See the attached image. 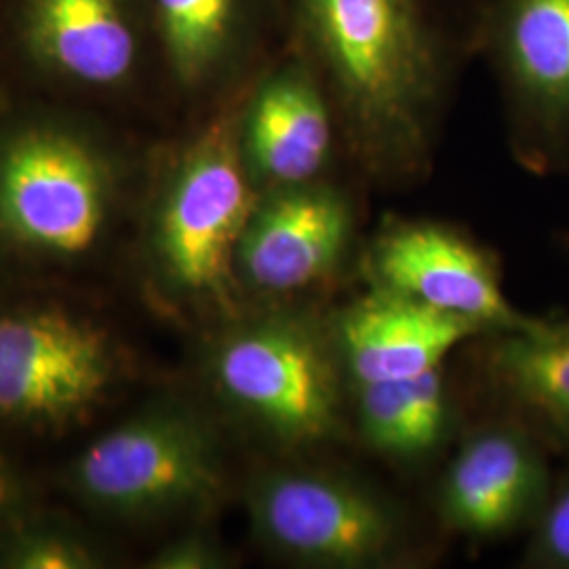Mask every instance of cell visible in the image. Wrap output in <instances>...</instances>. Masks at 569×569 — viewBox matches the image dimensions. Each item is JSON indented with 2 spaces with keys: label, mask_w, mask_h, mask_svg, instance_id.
<instances>
[{
  "label": "cell",
  "mask_w": 569,
  "mask_h": 569,
  "mask_svg": "<svg viewBox=\"0 0 569 569\" xmlns=\"http://www.w3.org/2000/svg\"><path fill=\"white\" fill-rule=\"evenodd\" d=\"M489 0H283V47L323 84L346 157L403 186L432 163L453 91L481 58Z\"/></svg>",
  "instance_id": "cell-1"
},
{
  "label": "cell",
  "mask_w": 569,
  "mask_h": 569,
  "mask_svg": "<svg viewBox=\"0 0 569 569\" xmlns=\"http://www.w3.org/2000/svg\"><path fill=\"white\" fill-rule=\"evenodd\" d=\"M148 157L103 112L0 84V260L96 258L140 207Z\"/></svg>",
  "instance_id": "cell-2"
},
{
  "label": "cell",
  "mask_w": 569,
  "mask_h": 569,
  "mask_svg": "<svg viewBox=\"0 0 569 569\" xmlns=\"http://www.w3.org/2000/svg\"><path fill=\"white\" fill-rule=\"evenodd\" d=\"M241 96L188 121L148 157L143 258L157 293L182 312L237 315V247L260 194L237 138Z\"/></svg>",
  "instance_id": "cell-3"
},
{
  "label": "cell",
  "mask_w": 569,
  "mask_h": 569,
  "mask_svg": "<svg viewBox=\"0 0 569 569\" xmlns=\"http://www.w3.org/2000/svg\"><path fill=\"white\" fill-rule=\"evenodd\" d=\"M204 376L218 403L243 427L284 451L340 441L350 388L329 323L268 308L232 315L211 338Z\"/></svg>",
  "instance_id": "cell-4"
},
{
  "label": "cell",
  "mask_w": 569,
  "mask_h": 569,
  "mask_svg": "<svg viewBox=\"0 0 569 569\" xmlns=\"http://www.w3.org/2000/svg\"><path fill=\"white\" fill-rule=\"evenodd\" d=\"M0 84L98 112L161 102L143 0H0Z\"/></svg>",
  "instance_id": "cell-5"
},
{
  "label": "cell",
  "mask_w": 569,
  "mask_h": 569,
  "mask_svg": "<svg viewBox=\"0 0 569 569\" xmlns=\"http://www.w3.org/2000/svg\"><path fill=\"white\" fill-rule=\"evenodd\" d=\"M63 479L82 507L106 519L163 521L218 502L224 456L201 409L182 399H157L91 441Z\"/></svg>",
  "instance_id": "cell-6"
},
{
  "label": "cell",
  "mask_w": 569,
  "mask_h": 569,
  "mask_svg": "<svg viewBox=\"0 0 569 569\" xmlns=\"http://www.w3.org/2000/svg\"><path fill=\"white\" fill-rule=\"evenodd\" d=\"M244 510L268 552L305 568H388L406 550L401 510L331 468H264L247 481Z\"/></svg>",
  "instance_id": "cell-7"
},
{
  "label": "cell",
  "mask_w": 569,
  "mask_h": 569,
  "mask_svg": "<svg viewBox=\"0 0 569 569\" xmlns=\"http://www.w3.org/2000/svg\"><path fill=\"white\" fill-rule=\"evenodd\" d=\"M124 380L117 340L53 302L0 308V425L60 432L84 425Z\"/></svg>",
  "instance_id": "cell-8"
},
{
  "label": "cell",
  "mask_w": 569,
  "mask_h": 569,
  "mask_svg": "<svg viewBox=\"0 0 569 569\" xmlns=\"http://www.w3.org/2000/svg\"><path fill=\"white\" fill-rule=\"evenodd\" d=\"M161 103L188 121L239 98L283 49V0H143Z\"/></svg>",
  "instance_id": "cell-9"
},
{
  "label": "cell",
  "mask_w": 569,
  "mask_h": 569,
  "mask_svg": "<svg viewBox=\"0 0 569 569\" xmlns=\"http://www.w3.org/2000/svg\"><path fill=\"white\" fill-rule=\"evenodd\" d=\"M481 58L507 106L517 159L547 173L569 159V0H489Z\"/></svg>",
  "instance_id": "cell-10"
},
{
  "label": "cell",
  "mask_w": 569,
  "mask_h": 569,
  "mask_svg": "<svg viewBox=\"0 0 569 569\" xmlns=\"http://www.w3.org/2000/svg\"><path fill=\"white\" fill-rule=\"evenodd\" d=\"M371 287L479 327L509 333L536 319L510 305L493 253L458 226L427 218H387L367 251Z\"/></svg>",
  "instance_id": "cell-11"
},
{
  "label": "cell",
  "mask_w": 569,
  "mask_h": 569,
  "mask_svg": "<svg viewBox=\"0 0 569 569\" xmlns=\"http://www.w3.org/2000/svg\"><path fill=\"white\" fill-rule=\"evenodd\" d=\"M357 204L336 176L258 194L237 247L241 293L281 305L321 289L348 258Z\"/></svg>",
  "instance_id": "cell-12"
},
{
  "label": "cell",
  "mask_w": 569,
  "mask_h": 569,
  "mask_svg": "<svg viewBox=\"0 0 569 569\" xmlns=\"http://www.w3.org/2000/svg\"><path fill=\"white\" fill-rule=\"evenodd\" d=\"M237 138L258 192L331 178L346 154L323 84L287 47L244 89Z\"/></svg>",
  "instance_id": "cell-13"
},
{
  "label": "cell",
  "mask_w": 569,
  "mask_h": 569,
  "mask_svg": "<svg viewBox=\"0 0 569 569\" xmlns=\"http://www.w3.org/2000/svg\"><path fill=\"white\" fill-rule=\"evenodd\" d=\"M549 460L526 422H491L470 432L437 489L446 528L472 540H500L531 528L549 500Z\"/></svg>",
  "instance_id": "cell-14"
},
{
  "label": "cell",
  "mask_w": 569,
  "mask_h": 569,
  "mask_svg": "<svg viewBox=\"0 0 569 569\" xmlns=\"http://www.w3.org/2000/svg\"><path fill=\"white\" fill-rule=\"evenodd\" d=\"M329 329L348 388L422 376L446 366L458 346L483 336L462 319L378 287L345 306Z\"/></svg>",
  "instance_id": "cell-15"
},
{
  "label": "cell",
  "mask_w": 569,
  "mask_h": 569,
  "mask_svg": "<svg viewBox=\"0 0 569 569\" xmlns=\"http://www.w3.org/2000/svg\"><path fill=\"white\" fill-rule=\"evenodd\" d=\"M489 380L538 437L569 446V319L491 336Z\"/></svg>",
  "instance_id": "cell-16"
},
{
  "label": "cell",
  "mask_w": 569,
  "mask_h": 569,
  "mask_svg": "<svg viewBox=\"0 0 569 569\" xmlns=\"http://www.w3.org/2000/svg\"><path fill=\"white\" fill-rule=\"evenodd\" d=\"M350 409L367 446L399 462L427 460L453 428L446 367L416 378L352 387Z\"/></svg>",
  "instance_id": "cell-17"
},
{
  "label": "cell",
  "mask_w": 569,
  "mask_h": 569,
  "mask_svg": "<svg viewBox=\"0 0 569 569\" xmlns=\"http://www.w3.org/2000/svg\"><path fill=\"white\" fill-rule=\"evenodd\" d=\"M110 552L58 517H13L0 529V569H100Z\"/></svg>",
  "instance_id": "cell-18"
},
{
  "label": "cell",
  "mask_w": 569,
  "mask_h": 569,
  "mask_svg": "<svg viewBox=\"0 0 569 569\" xmlns=\"http://www.w3.org/2000/svg\"><path fill=\"white\" fill-rule=\"evenodd\" d=\"M526 561L547 569H569V472L550 489L549 500L531 526Z\"/></svg>",
  "instance_id": "cell-19"
},
{
  "label": "cell",
  "mask_w": 569,
  "mask_h": 569,
  "mask_svg": "<svg viewBox=\"0 0 569 569\" xmlns=\"http://www.w3.org/2000/svg\"><path fill=\"white\" fill-rule=\"evenodd\" d=\"M146 566L150 569H226L234 566V557L211 529L192 528L167 540Z\"/></svg>",
  "instance_id": "cell-20"
},
{
  "label": "cell",
  "mask_w": 569,
  "mask_h": 569,
  "mask_svg": "<svg viewBox=\"0 0 569 569\" xmlns=\"http://www.w3.org/2000/svg\"><path fill=\"white\" fill-rule=\"evenodd\" d=\"M18 477L11 460L0 451V529L4 528L16 517V500H18Z\"/></svg>",
  "instance_id": "cell-21"
}]
</instances>
